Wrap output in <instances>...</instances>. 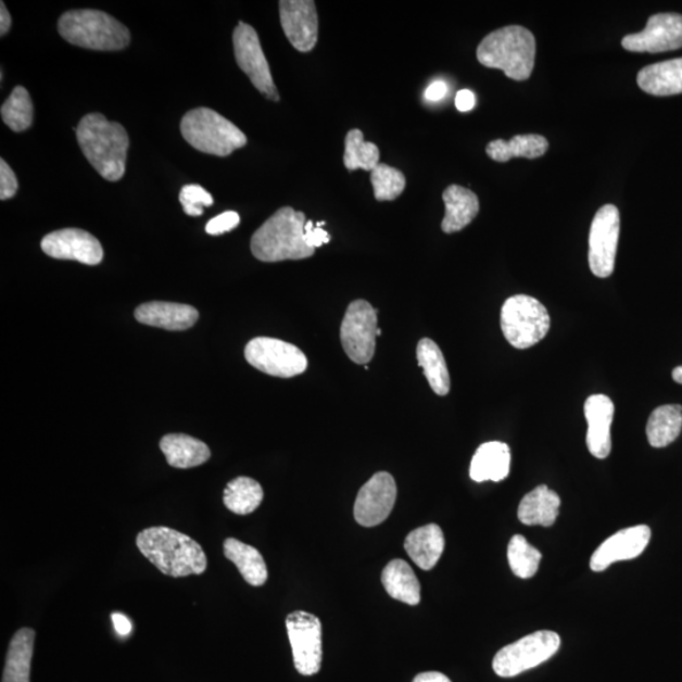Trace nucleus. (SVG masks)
Returning <instances> with one entry per match:
<instances>
[{"label": "nucleus", "mask_w": 682, "mask_h": 682, "mask_svg": "<svg viewBox=\"0 0 682 682\" xmlns=\"http://www.w3.org/2000/svg\"><path fill=\"white\" fill-rule=\"evenodd\" d=\"M136 544L146 559L167 577L200 576L207 568L203 547L169 527L154 526L139 532Z\"/></svg>", "instance_id": "f257e3e1"}, {"label": "nucleus", "mask_w": 682, "mask_h": 682, "mask_svg": "<svg viewBox=\"0 0 682 682\" xmlns=\"http://www.w3.org/2000/svg\"><path fill=\"white\" fill-rule=\"evenodd\" d=\"M76 138L84 156L105 180L119 181L126 174L129 137L122 124L91 113L76 127Z\"/></svg>", "instance_id": "f03ea898"}, {"label": "nucleus", "mask_w": 682, "mask_h": 682, "mask_svg": "<svg viewBox=\"0 0 682 682\" xmlns=\"http://www.w3.org/2000/svg\"><path fill=\"white\" fill-rule=\"evenodd\" d=\"M305 213L285 206L254 232L251 250L255 258L275 263L313 257L315 250L305 240Z\"/></svg>", "instance_id": "7ed1b4c3"}, {"label": "nucleus", "mask_w": 682, "mask_h": 682, "mask_svg": "<svg viewBox=\"0 0 682 682\" xmlns=\"http://www.w3.org/2000/svg\"><path fill=\"white\" fill-rule=\"evenodd\" d=\"M477 58L488 68H500L509 79H530L536 60V40L522 26L494 30L479 43Z\"/></svg>", "instance_id": "20e7f679"}, {"label": "nucleus", "mask_w": 682, "mask_h": 682, "mask_svg": "<svg viewBox=\"0 0 682 682\" xmlns=\"http://www.w3.org/2000/svg\"><path fill=\"white\" fill-rule=\"evenodd\" d=\"M59 34L77 48L121 51L130 42L129 29L112 15L97 10L70 11L59 20Z\"/></svg>", "instance_id": "39448f33"}, {"label": "nucleus", "mask_w": 682, "mask_h": 682, "mask_svg": "<svg viewBox=\"0 0 682 682\" xmlns=\"http://www.w3.org/2000/svg\"><path fill=\"white\" fill-rule=\"evenodd\" d=\"M181 135L193 149L218 157H227L247 144L245 135L236 124L209 108L186 113Z\"/></svg>", "instance_id": "423d86ee"}, {"label": "nucleus", "mask_w": 682, "mask_h": 682, "mask_svg": "<svg viewBox=\"0 0 682 682\" xmlns=\"http://www.w3.org/2000/svg\"><path fill=\"white\" fill-rule=\"evenodd\" d=\"M552 319L547 308L534 298L516 294L509 298L501 312L503 336L516 349H529L547 336Z\"/></svg>", "instance_id": "0eeeda50"}, {"label": "nucleus", "mask_w": 682, "mask_h": 682, "mask_svg": "<svg viewBox=\"0 0 682 682\" xmlns=\"http://www.w3.org/2000/svg\"><path fill=\"white\" fill-rule=\"evenodd\" d=\"M560 645L559 634L552 631L534 632L503 647L494 656L493 670L501 678H515L550 660Z\"/></svg>", "instance_id": "6e6552de"}, {"label": "nucleus", "mask_w": 682, "mask_h": 682, "mask_svg": "<svg viewBox=\"0 0 682 682\" xmlns=\"http://www.w3.org/2000/svg\"><path fill=\"white\" fill-rule=\"evenodd\" d=\"M377 310L366 300L348 306L340 328V340L349 358L367 366L374 359L378 331Z\"/></svg>", "instance_id": "1a4fd4ad"}, {"label": "nucleus", "mask_w": 682, "mask_h": 682, "mask_svg": "<svg viewBox=\"0 0 682 682\" xmlns=\"http://www.w3.org/2000/svg\"><path fill=\"white\" fill-rule=\"evenodd\" d=\"M244 355L252 367L274 377H296L307 368L304 352L280 339L254 338L247 344Z\"/></svg>", "instance_id": "9d476101"}, {"label": "nucleus", "mask_w": 682, "mask_h": 682, "mask_svg": "<svg viewBox=\"0 0 682 682\" xmlns=\"http://www.w3.org/2000/svg\"><path fill=\"white\" fill-rule=\"evenodd\" d=\"M287 633L292 647L294 668L304 677H313L321 669L323 628L320 619L304 610L286 618Z\"/></svg>", "instance_id": "9b49d317"}, {"label": "nucleus", "mask_w": 682, "mask_h": 682, "mask_svg": "<svg viewBox=\"0 0 682 682\" xmlns=\"http://www.w3.org/2000/svg\"><path fill=\"white\" fill-rule=\"evenodd\" d=\"M621 231V215L615 205L608 204L595 214L589 232V267L594 276L607 278L614 274Z\"/></svg>", "instance_id": "f8f14e48"}, {"label": "nucleus", "mask_w": 682, "mask_h": 682, "mask_svg": "<svg viewBox=\"0 0 682 682\" xmlns=\"http://www.w3.org/2000/svg\"><path fill=\"white\" fill-rule=\"evenodd\" d=\"M232 45H235L237 64L250 77L254 88L267 99L280 102V94H278L268 61L262 50L260 37L255 29L244 22H239L235 34H232Z\"/></svg>", "instance_id": "ddd939ff"}, {"label": "nucleus", "mask_w": 682, "mask_h": 682, "mask_svg": "<svg viewBox=\"0 0 682 682\" xmlns=\"http://www.w3.org/2000/svg\"><path fill=\"white\" fill-rule=\"evenodd\" d=\"M397 485L387 471H379L361 488L354 505L355 521L364 527L381 525L396 503Z\"/></svg>", "instance_id": "4468645a"}, {"label": "nucleus", "mask_w": 682, "mask_h": 682, "mask_svg": "<svg viewBox=\"0 0 682 682\" xmlns=\"http://www.w3.org/2000/svg\"><path fill=\"white\" fill-rule=\"evenodd\" d=\"M623 49L631 52L660 53L682 48V15L660 13L651 15L640 34L627 35Z\"/></svg>", "instance_id": "2eb2a0df"}, {"label": "nucleus", "mask_w": 682, "mask_h": 682, "mask_svg": "<svg viewBox=\"0 0 682 682\" xmlns=\"http://www.w3.org/2000/svg\"><path fill=\"white\" fill-rule=\"evenodd\" d=\"M42 251L55 260L77 261L97 266L104 251L99 240L87 230L67 228L50 232L41 242Z\"/></svg>", "instance_id": "dca6fc26"}, {"label": "nucleus", "mask_w": 682, "mask_h": 682, "mask_svg": "<svg viewBox=\"0 0 682 682\" xmlns=\"http://www.w3.org/2000/svg\"><path fill=\"white\" fill-rule=\"evenodd\" d=\"M280 20L287 40L300 52L315 49L319 38V17L313 0H282Z\"/></svg>", "instance_id": "f3484780"}, {"label": "nucleus", "mask_w": 682, "mask_h": 682, "mask_svg": "<svg viewBox=\"0 0 682 682\" xmlns=\"http://www.w3.org/2000/svg\"><path fill=\"white\" fill-rule=\"evenodd\" d=\"M649 540L651 530L646 525L619 531L595 550L591 559V569L601 572L608 569L611 564L635 559L645 552Z\"/></svg>", "instance_id": "a211bd4d"}, {"label": "nucleus", "mask_w": 682, "mask_h": 682, "mask_svg": "<svg viewBox=\"0 0 682 682\" xmlns=\"http://www.w3.org/2000/svg\"><path fill=\"white\" fill-rule=\"evenodd\" d=\"M584 413L589 452L596 459H606L611 451L610 426L615 417V403L606 394H593L585 401Z\"/></svg>", "instance_id": "6ab92c4d"}, {"label": "nucleus", "mask_w": 682, "mask_h": 682, "mask_svg": "<svg viewBox=\"0 0 682 682\" xmlns=\"http://www.w3.org/2000/svg\"><path fill=\"white\" fill-rule=\"evenodd\" d=\"M135 316L138 323L171 331L190 329L199 319L195 307L164 301L146 302L139 305Z\"/></svg>", "instance_id": "aec40b11"}, {"label": "nucleus", "mask_w": 682, "mask_h": 682, "mask_svg": "<svg viewBox=\"0 0 682 682\" xmlns=\"http://www.w3.org/2000/svg\"><path fill=\"white\" fill-rule=\"evenodd\" d=\"M509 446L500 441H490L478 447L470 464V478L477 483L502 482L509 475Z\"/></svg>", "instance_id": "412c9836"}, {"label": "nucleus", "mask_w": 682, "mask_h": 682, "mask_svg": "<svg viewBox=\"0 0 682 682\" xmlns=\"http://www.w3.org/2000/svg\"><path fill=\"white\" fill-rule=\"evenodd\" d=\"M445 216L441 229L453 235L468 227L479 213V199L475 192L459 185H452L443 193Z\"/></svg>", "instance_id": "4be33fe9"}, {"label": "nucleus", "mask_w": 682, "mask_h": 682, "mask_svg": "<svg viewBox=\"0 0 682 682\" xmlns=\"http://www.w3.org/2000/svg\"><path fill=\"white\" fill-rule=\"evenodd\" d=\"M160 447L171 467L177 469L199 467L212 456L211 449L203 441L185 433H168L161 439Z\"/></svg>", "instance_id": "5701e85b"}, {"label": "nucleus", "mask_w": 682, "mask_h": 682, "mask_svg": "<svg viewBox=\"0 0 682 682\" xmlns=\"http://www.w3.org/2000/svg\"><path fill=\"white\" fill-rule=\"evenodd\" d=\"M445 538L435 523L426 525L411 532L405 540V550L411 559L422 570H431L443 555Z\"/></svg>", "instance_id": "b1692460"}, {"label": "nucleus", "mask_w": 682, "mask_h": 682, "mask_svg": "<svg viewBox=\"0 0 682 682\" xmlns=\"http://www.w3.org/2000/svg\"><path fill=\"white\" fill-rule=\"evenodd\" d=\"M639 87L655 97L682 94V58L658 62L642 68Z\"/></svg>", "instance_id": "393cba45"}, {"label": "nucleus", "mask_w": 682, "mask_h": 682, "mask_svg": "<svg viewBox=\"0 0 682 682\" xmlns=\"http://www.w3.org/2000/svg\"><path fill=\"white\" fill-rule=\"evenodd\" d=\"M560 505L559 494L542 484L526 494L519 503L518 519L526 526L550 527L556 522Z\"/></svg>", "instance_id": "a878e982"}, {"label": "nucleus", "mask_w": 682, "mask_h": 682, "mask_svg": "<svg viewBox=\"0 0 682 682\" xmlns=\"http://www.w3.org/2000/svg\"><path fill=\"white\" fill-rule=\"evenodd\" d=\"M224 555L236 565L248 584L262 586L266 583L267 565L257 548L237 539H227L224 541Z\"/></svg>", "instance_id": "bb28decb"}, {"label": "nucleus", "mask_w": 682, "mask_h": 682, "mask_svg": "<svg viewBox=\"0 0 682 682\" xmlns=\"http://www.w3.org/2000/svg\"><path fill=\"white\" fill-rule=\"evenodd\" d=\"M36 633L33 628L15 632L8 648L2 682H29Z\"/></svg>", "instance_id": "cd10ccee"}, {"label": "nucleus", "mask_w": 682, "mask_h": 682, "mask_svg": "<svg viewBox=\"0 0 682 682\" xmlns=\"http://www.w3.org/2000/svg\"><path fill=\"white\" fill-rule=\"evenodd\" d=\"M382 583L393 599L408 606H417L421 602L420 581L406 561L396 559L387 565L382 572Z\"/></svg>", "instance_id": "c85d7f7f"}, {"label": "nucleus", "mask_w": 682, "mask_h": 682, "mask_svg": "<svg viewBox=\"0 0 682 682\" xmlns=\"http://www.w3.org/2000/svg\"><path fill=\"white\" fill-rule=\"evenodd\" d=\"M548 150L545 137L539 135L515 136L510 141L495 139L488 143L485 152L493 161L508 162L512 159L534 160L544 156Z\"/></svg>", "instance_id": "c756f323"}, {"label": "nucleus", "mask_w": 682, "mask_h": 682, "mask_svg": "<svg viewBox=\"0 0 682 682\" xmlns=\"http://www.w3.org/2000/svg\"><path fill=\"white\" fill-rule=\"evenodd\" d=\"M416 354L418 366L424 369L432 391L439 396H446L451 391V375L439 345L431 339H421L418 341Z\"/></svg>", "instance_id": "7c9ffc66"}, {"label": "nucleus", "mask_w": 682, "mask_h": 682, "mask_svg": "<svg viewBox=\"0 0 682 682\" xmlns=\"http://www.w3.org/2000/svg\"><path fill=\"white\" fill-rule=\"evenodd\" d=\"M682 430V406L665 405L651 414L647 422V439L651 446L665 447L673 443Z\"/></svg>", "instance_id": "2f4dec72"}, {"label": "nucleus", "mask_w": 682, "mask_h": 682, "mask_svg": "<svg viewBox=\"0 0 682 682\" xmlns=\"http://www.w3.org/2000/svg\"><path fill=\"white\" fill-rule=\"evenodd\" d=\"M263 497L265 493L258 482L252 478L238 477L224 490L223 501L232 514L245 516L261 506Z\"/></svg>", "instance_id": "473e14b6"}, {"label": "nucleus", "mask_w": 682, "mask_h": 682, "mask_svg": "<svg viewBox=\"0 0 682 682\" xmlns=\"http://www.w3.org/2000/svg\"><path fill=\"white\" fill-rule=\"evenodd\" d=\"M378 147L375 143L364 141L361 129L348 131L345 137L344 165L348 171L364 169L374 171L379 165Z\"/></svg>", "instance_id": "72a5a7b5"}, {"label": "nucleus", "mask_w": 682, "mask_h": 682, "mask_svg": "<svg viewBox=\"0 0 682 682\" xmlns=\"http://www.w3.org/2000/svg\"><path fill=\"white\" fill-rule=\"evenodd\" d=\"M0 113H2L3 122L13 131L28 129L34 123V103L29 92L23 87H15Z\"/></svg>", "instance_id": "f704fd0d"}, {"label": "nucleus", "mask_w": 682, "mask_h": 682, "mask_svg": "<svg viewBox=\"0 0 682 682\" xmlns=\"http://www.w3.org/2000/svg\"><path fill=\"white\" fill-rule=\"evenodd\" d=\"M507 554L510 570L516 577L530 579L536 576L542 555L522 534H515L510 539Z\"/></svg>", "instance_id": "c9c22d12"}, {"label": "nucleus", "mask_w": 682, "mask_h": 682, "mask_svg": "<svg viewBox=\"0 0 682 682\" xmlns=\"http://www.w3.org/2000/svg\"><path fill=\"white\" fill-rule=\"evenodd\" d=\"M377 201L396 200L406 188V177L401 171L386 164H379L370 173Z\"/></svg>", "instance_id": "e433bc0d"}, {"label": "nucleus", "mask_w": 682, "mask_h": 682, "mask_svg": "<svg viewBox=\"0 0 682 682\" xmlns=\"http://www.w3.org/2000/svg\"><path fill=\"white\" fill-rule=\"evenodd\" d=\"M180 203L185 214L189 216H200L204 214V207L212 206L214 199L200 185H186L180 192Z\"/></svg>", "instance_id": "4c0bfd02"}, {"label": "nucleus", "mask_w": 682, "mask_h": 682, "mask_svg": "<svg viewBox=\"0 0 682 682\" xmlns=\"http://www.w3.org/2000/svg\"><path fill=\"white\" fill-rule=\"evenodd\" d=\"M240 216L236 212H226L215 216L206 224V232L211 236H222L239 226Z\"/></svg>", "instance_id": "58836bf2"}, {"label": "nucleus", "mask_w": 682, "mask_h": 682, "mask_svg": "<svg viewBox=\"0 0 682 682\" xmlns=\"http://www.w3.org/2000/svg\"><path fill=\"white\" fill-rule=\"evenodd\" d=\"M18 191L17 177L4 160L0 161V199H12Z\"/></svg>", "instance_id": "ea45409f"}, {"label": "nucleus", "mask_w": 682, "mask_h": 682, "mask_svg": "<svg viewBox=\"0 0 682 682\" xmlns=\"http://www.w3.org/2000/svg\"><path fill=\"white\" fill-rule=\"evenodd\" d=\"M305 240L308 247L316 250V248H320L324 244L329 243L330 236L328 235V231H325L319 226L315 227L312 220H307L305 226Z\"/></svg>", "instance_id": "a19ab883"}, {"label": "nucleus", "mask_w": 682, "mask_h": 682, "mask_svg": "<svg viewBox=\"0 0 682 682\" xmlns=\"http://www.w3.org/2000/svg\"><path fill=\"white\" fill-rule=\"evenodd\" d=\"M476 105V97L470 90H460L455 97V106L459 112H470Z\"/></svg>", "instance_id": "79ce46f5"}, {"label": "nucleus", "mask_w": 682, "mask_h": 682, "mask_svg": "<svg viewBox=\"0 0 682 682\" xmlns=\"http://www.w3.org/2000/svg\"><path fill=\"white\" fill-rule=\"evenodd\" d=\"M446 84L443 81H435L432 83L428 89H426L425 98L430 100V102H439V100L446 96Z\"/></svg>", "instance_id": "37998d69"}, {"label": "nucleus", "mask_w": 682, "mask_h": 682, "mask_svg": "<svg viewBox=\"0 0 682 682\" xmlns=\"http://www.w3.org/2000/svg\"><path fill=\"white\" fill-rule=\"evenodd\" d=\"M115 631L121 635H128L131 631V623L129 619L122 614L112 615Z\"/></svg>", "instance_id": "c03bdc74"}, {"label": "nucleus", "mask_w": 682, "mask_h": 682, "mask_svg": "<svg viewBox=\"0 0 682 682\" xmlns=\"http://www.w3.org/2000/svg\"><path fill=\"white\" fill-rule=\"evenodd\" d=\"M413 682H452L444 673L430 671L418 673Z\"/></svg>", "instance_id": "a18cd8bd"}, {"label": "nucleus", "mask_w": 682, "mask_h": 682, "mask_svg": "<svg viewBox=\"0 0 682 682\" xmlns=\"http://www.w3.org/2000/svg\"><path fill=\"white\" fill-rule=\"evenodd\" d=\"M0 35L5 36L10 33L12 26V18L10 12H8L4 2L0 3Z\"/></svg>", "instance_id": "49530a36"}, {"label": "nucleus", "mask_w": 682, "mask_h": 682, "mask_svg": "<svg viewBox=\"0 0 682 682\" xmlns=\"http://www.w3.org/2000/svg\"><path fill=\"white\" fill-rule=\"evenodd\" d=\"M672 378L679 384H682V366L672 370Z\"/></svg>", "instance_id": "de8ad7c7"}]
</instances>
